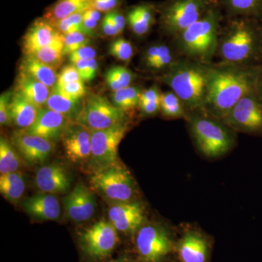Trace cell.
Masks as SVG:
<instances>
[{
    "label": "cell",
    "instance_id": "obj_8",
    "mask_svg": "<svg viewBox=\"0 0 262 262\" xmlns=\"http://www.w3.org/2000/svg\"><path fill=\"white\" fill-rule=\"evenodd\" d=\"M75 122L91 130H105L127 123V114L101 95L89 93Z\"/></svg>",
    "mask_w": 262,
    "mask_h": 262
},
{
    "label": "cell",
    "instance_id": "obj_22",
    "mask_svg": "<svg viewBox=\"0 0 262 262\" xmlns=\"http://www.w3.org/2000/svg\"><path fill=\"white\" fill-rule=\"evenodd\" d=\"M22 207L27 214L38 220H56L61 213L59 201L49 193H38L29 196L24 200Z\"/></svg>",
    "mask_w": 262,
    "mask_h": 262
},
{
    "label": "cell",
    "instance_id": "obj_37",
    "mask_svg": "<svg viewBox=\"0 0 262 262\" xmlns=\"http://www.w3.org/2000/svg\"><path fill=\"white\" fill-rule=\"evenodd\" d=\"M91 38L82 32L63 34V54L70 55L81 48L89 46Z\"/></svg>",
    "mask_w": 262,
    "mask_h": 262
},
{
    "label": "cell",
    "instance_id": "obj_28",
    "mask_svg": "<svg viewBox=\"0 0 262 262\" xmlns=\"http://www.w3.org/2000/svg\"><path fill=\"white\" fill-rule=\"evenodd\" d=\"M19 70L32 76L50 89H53L58 81L56 70L45 64L33 55L24 54L20 61Z\"/></svg>",
    "mask_w": 262,
    "mask_h": 262
},
{
    "label": "cell",
    "instance_id": "obj_27",
    "mask_svg": "<svg viewBox=\"0 0 262 262\" xmlns=\"http://www.w3.org/2000/svg\"><path fill=\"white\" fill-rule=\"evenodd\" d=\"M93 8L92 0H58L46 10L43 18L54 25L70 15L84 13Z\"/></svg>",
    "mask_w": 262,
    "mask_h": 262
},
{
    "label": "cell",
    "instance_id": "obj_29",
    "mask_svg": "<svg viewBox=\"0 0 262 262\" xmlns=\"http://www.w3.org/2000/svg\"><path fill=\"white\" fill-rule=\"evenodd\" d=\"M226 18L262 17V0H220Z\"/></svg>",
    "mask_w": 262,
    "mask_h": 262
},
{
    "label": "cell",
    "instance_id": "obj_24",
    "mask_svg": "<svg viewBox=\"0 0 262 262\" xmlns=\"http://www.w3.org/2000/svg\"><path fill=\"white\" fill-rule=\"evenodd\" d=\"M15 89L39 108L46 106L51 91L40 81L20 70L15 80Z\"/></svg>",
    "mask_w": 262,
    "mask_h": 262
},
{
    "label": "cell",
    "instance_id": "obj_3",
    "mask_svg": "<svg viewBox=\"0 0 262 262\" xmlns=\"http://www.w3.org/2000/svg\"><path fill=\"white\" fill-rule=\"evenodd\" d=\"M225 14L220 3L178 35L170 39L184 58L201 63L213 62Z\"/></svg>",
    "mask_w": 262,
    "mask_h": 262
},
{
    "label": "cell",
    "instance_id": "obj_13",
    "mask_svg": "<svg viewBox=\"0 0 262 262\" xmlns=\"http://www.w3.org/2000/svg\"><path fill=\"white\" fill-rule=\"evenodd\" d=\"M91 139V130L78 122H71L61 138L67 158L75 163L90 161Z\"/></svg>",
    "mask_w": 262,
    "mask_h": 262
},
{
    "label": "cell",
    "instance_id": "obj_31",
    "mask_svg": "<svg viewBox=\"0 0 262 262\" xmlns=\"http://www.w3.org/2000/svg\"><path fill=\"white\" fill-rule=\"evenodd\" d=\"M143 89L140 85H132L114 91L112 94V103L125 113H130L139 108V101Z\"/></svg>",
    "mask_w": 262,
    "mask_h": 262
},
{
    "label": "cell",
    "instance_id": "obj_48",
    "mask_svg": "<svg viewBox=\"0 0 262 262\" xmlns=\"http://www.w3.org/2000/svg\"><path fill=\"white\" fill-rule=\"evenodd\" d=\"M99 29L103 35L107 37H115L120 35L107 14L104 15L100 23Z\"/></svg>",
    "mask_w": 262,
    "mask_h": 262
},
{
    "label": "cell",
    "instance_id": "obj_33",
    "mask_svg": "<svg viewBox=\"0 0 262 262\" xmlns=\"http://www.w3.org/2000/svg\"><path fill=\"white\" fill-rule=\"evenodd\" d=\"M160 113L166 119H184L187 116V110L180 98L170 91L162 92L160 101Z\"/></svg>",
    "mask_w": 262,
    "mask_h": 262
},
{
    "label": "cell",
    "instance_id": "obj_41",
    "mask_svg": "<svg viewBox=\"0 0 262 262\" xmlns=\"http://www.w3.org/2000/svg\"><path fill=\"white\" fill-rule=\"evenodd\" d=\"M55 88L61 94L74 98H84L87 94V90L83 81H77L71 83L56 85Z\"/></svg>",
    "mask_w": 262,
    "mask_h": 262
},
{
    "label": "cell",
    "instance_id": "obj_25",
    "mask_svg": "<svg viewBox=\"0 0 262 262\" xmlns=\"http://www.w3.org/2000/svg\"><path fill=\"white\" fill-rule=\"evenodd\" d=\"M178 253L182 262H206L208 243L201 234L188 232L179 241Z\"/></svg>",
    "mask_w": 262,
    "mask_h": 262
},
{
    "label": "cell",
    "instance_id": "obj_20",
    "mask_svg": "<svg viewBox=\"0 0 262 262\" xmlns=\"http://www.w3.org/2000/svg\"><path fill=\"white\" fill-rule=\"evenodd\" d=\"M35 184L42 192L52 194L64 192L70 187V176L59 164H50L37 170Z\"/></svg>",
    "mask_w": 262,
    "mask_h": 262
},
{
    "label": "cell",
    "instance_id": "obj_2",
    "mask_svg": "<svg viewBox=\"0 0 262 262\" xmlns=\"http://www.w3.org/2000/svg\"><path fill=\"white\" fill-rule=\"evenodd\" d=\"M215 57L220 61L248 67L262 66L259 19L226 18L221 27Z\"/></svg>",
    "mask_w": 262,
    "mask_h": 262
},
{
    "label": "cell",
    "instance_id": "obj_17",
    "mask_svg": "<svg viewBox=\"0 0 262 262\" xmlns=\"http://www.w3.org/2000/svg\"><path fill=\"white\" fill-rule=\"evenodd\" d=\"M96 204L94 194L82 184H77L63 199L66 214L75 222H83L92 218Z\"/></svg>",
    "mask_w": 262,
    "mask_h": 262
},
{
    "label": "cell",
    "instance_id": "obj_16",
    "mask_svg": "<svg viewBox=\"0 0 262 262\" xmlns=\"http://www.w3.org/2000/svg\"><path fill=\"white\" fill-rule=\"evenodd\" d=\"M108 219L117 232L133 234L142 227L144 208L139 202L114 203L108 209Z\"/></svg>",
    "mask_w": 262,
    "mask_h": 262
},
{
    "label": "cell",
    "instance_id": "obj_42",
    "mask_svg": "<svg viewBox=\"0 0 262 262\" xmlns=\"http://www.w3.org/2000/svg\"><path fill=\"white\" fill-rule=\"evenodd\" d=\"M80 80H82V79H81L78 70L76 68L75 65L71 63L70 65L65 66L62 69L61 72L58 74L56 84L57 85H63V84Z\"/></svg>",
    "mask_w": 262,
    "mask_h": 262
},
{
    "label": "cell",
    "instance_id": "obj_49",
    "mask_svg": "<svg viewBox=\"0 0 262 262\" xmlns=\"http://www.w3.org/2000/svg\"><path fill=\"white\" fill-rule=\"evenodd\" d=\"M161 94L159 86L158 84H153L149 89L143 90L139 101H160Z\"/></svg>",
    "mask_w": 262,
    "mask_h": 262
},
{
    "label": "cell",
    "instance_id": "obj_32",
    "mask_svg": "<svg viewBox=\"0 0 262 262\" xmlns=\"http://www.w3.org/2000/svg\"><path fill=\"white\" fill-rule=\"evenodd\" d=\"M104 78L106 85L114 92L132 85L137 75L126 67L115 66L106 71Z\"/></svg>",
    "mask_w": 262,
    "mask_h": 262
},
{
    "label": "cell",
    "instance_id": "obj_11",
    "mask_svg": "<svg viewBox=\"0 0 262 262\" xmlns=\"http://www.w3.org/2000/svg\"><path fill=\"white\" fill-rule=\"evenodd\" d=\"M118 242L117 230L110 222L98 221L80 234L81 248L89 257L102 259L110 256Z\"/></svg>",
    "mask_w": 262,
    "mask_h": 262
},
{
    "label": "cell",
    "instance_id": "obj_43",
    "mask_svg": "<svg viewBox=\"0 0 262 262\" xmlns=\"http://www.w3.org/2000/svg\"><path fill=\"white\" fill-rule=\"evenodd\" d=\"M13 91H8L2 94L0 97V123L1 125H9L11 124L10 106Z\"/></svg>",
    "mask_w": 262,
    "mask_h": 262
},
{
    "label": "cell",
    "instance_id": "obj_52",
    "mask_svg": "<svg viewBox=\"0 0 262 262\" xmlns=\"http://www.w3.org/2000/svg\"><path fill=\"white\" fill-rule=\"evenodd\" d=\"M107 262H126L124 259H121V258H118V259H113V260H110V261H108Z\"/></svg>",
    "mask_w": 262,
    "mask_h": 262
},
{
    "label": "cell",
    "instance_id": "obj_30",
    "mask_svg": "<svg viewBox=\"0 0 262 262\" xmlns=\"http://www.w3.org/2000/svg\"><path fill=\"white\" fill-rule=\"evenodd\" d=\"M26 189L23 173L19 171L0 176V192L5 199L15 203L23 196Z\"/></svg>",
    "mask_w": 262,
    "mask_h": 262
},
{
    "label": "cell",
    "instance_id": "obj_18",
    "mask_svg": "<svg viewBox=\"0 0 262 262\" xmlns=\"http://www.w3.org/2000/svg\"><path fill=\"white\" fill-rule=\"evenodd\" d=\"M63 37V34L51 22L44 18H38L33 22L23 37L22 46L24 54H32Z\"/></svg>",
    "mask_w": 262,
    "mask_h": 262
},
{
    "label": "cell",
    "instance_id": "obj_7",
    "mask_svg": "<svg viewBox=\"0 0 262 262\" xmlns=\"http://www.w3.org/2000/svg\"><path fill=\"white\" fill-rule=\"evenodd\" d=\"M90 184L113 203L132 201L136 193L135 181L130 172L118 163L94 171Z\"/></svg>",
    "mask_w": 262,
    "mask_h": 262
},
{
    "label": "cell",
    "instance_id": "obj_39",
    "mask_svg": "<svg viewBox=\"0 0 262 262\" xmlns=\"http://www.w3.org/2000/svg\"><path fill=\"white\" fill-rule=\"evenodd\" d=\"M84 13H77V14L70 15L67 18L62 19L54 24L55 27L63 34L82 32Z\"/></svg>",
    "mask_w": 262,
    "mask_h": 262
},
{
    "label": "cell",
    "instance_id": "obj_26",
    "mask_svg": "<svg viewBox=\"0 0 262 262\" xmlns=\"http://www.w3.org/2000/svg\"><path fill=\"white\" fill-rule=\"evenodd\" d=\"M84 98H74L61 94L56 88L51 89L46 107L61 114L75 122L83 107Z\"/></svg>",
    "mask_w": 262,
    "mask_h": 262
},
{
    "label": "cell",
    "instance_id": "obj_14",
    "mask_svg": "<svg viewBox=\"0 0 262 262\" xmlns=\"http://www.w3.org/2000/svg\"><path fill=\"white\" fill-rule=\"evenodd\" d=\"M12 144L26 161L30 164L45 163L54 149L53 141L18 130L12 136Z\"/></svg>",
    "mask_w": 262,
    "mask_h": 262
},
{
    "label": "cell",
    "instance_id": "obj_40",
    "mask_svg": "<svg viewBox=\"0 0 262 262\" xmlns=\"http://www.w3.org/2000/svg\"><path fill=\"white\" fill-rule=\"evenodd\" d=\"M72 64L75 65L78 70L81 79L83 82H91L94 80L99 70V64L96 58L86 60V61H77Z\"/></svg>",
    "mask_w": 262,
    "mask_h": 262
},
{
    "label": "cell",
    "instance_id": "obj_50",
    "mask_svg": "<svg viewBox=\"0 0 262 262\" xmlns=\"http://www.w3.org/2000/svg\"><path fill=\"white\" fill-rule=\"evenodd\" d=\"M256 92L257 93L258 96L262 100V70L260 72L259 76H258L257 82H256Z\"/></svg>",
    "mask_w": 262,
    "mask_h": 262
},
{
    "label": "cell",
    "instance_id": "obj_35",
    "mask_svg": "<svg viewBox=\"0 0 262 262\" xmlns=\"http://www.w3.org/2000/svg\"><path fill=\"white\" fill-rule=\"evenodd\" d=\"M20 159L15 146L2 136L0 139V173L7 174L18 171Z\"/></svg>",
    "mask_w": 262,
    "mask_h": 262
},
{
    "label": "cell",
    "instance_id": "obj_9",
    "mask_svg": "<svg viewBox=\"0 0 262 262\" xmlns=\"http://www.w3.org/2000/svg\"><path fill=\"white\" fill-rule=\"evenodd\" d=\"M222 120L236 133L261 136L262 100L256 90L241 98Z\"/></svg>",
    "mask_w": 262,
    "mask_h": 262
},
{
    "label": "cell",
    "instance_id": "obj_5",
    "mask_svg": "<svg viewBox=\"0 0 262 262\" xmlns=\"http://www.w3.org/2000/svg\"><path fill=\"white\" fill-rule=\"evenodd\" d=\"M185 120L196 149L206 158H220L235 146V131L203 110L187 112Z\"/></svg>",
    "mask_w": 262,
    "mask_h": 262
},
{
    "label": "cell",
    "instance_id": "obj_44",
    "mask_svg": "<svg viewBox=\"0 0 262 262\" xmlns=\"http://www.w3.org/2000/svg\"><path fill=\"white\" fill-rule=\"evenodd\" d=\"M97 56V52L94 48L87 46L77 50L69 55L71 63H75L79 61L95 59Z\"/></svg>",
    "mask_w": 262,
    "mask_h": 262
},
{
    "label": "cell",
    "instance_id": "obj_38",
    "mask_svg": "<svg viewBox=\"0 0 262 262\" xmlns=\"http://www.w3.org/2000/svg\"><path fill=\"white\" fill-rule=\"evenodd\" d=\"M101 12L91 8L84 12L82 20V33L90 37H96L97 36L98 27L103 18Z\"/></svg>",
    "mask_w": 262,
    "mask_h": 262
},
{
    "label": "cell",
    "instance_id": "obj_15",
    "mask_svg": "<svg viewBox=\"0 0 262 262\" xmlns=\"http://www.w3.org/2000/svg\"><path fill=\"white\" fill-rule=\"evenodd\" d=\"M181 58L182 56L171 42H157L149 45L143 51L141 64L146 72L158 77L166 73Z\"/></svg>",
    "mask_w": 262,
    "mask_h": 262
},
{
    "label": "cell",
    "instance_id": "obj_51",
    "mask_svg": "<svg viewBox=\"0 0 262 262\" xmlns=\"http://www.w3.org/2000/svg\"><path fill=\"white\" fill-rule=\"evenodd\" d=\"M260 21V34H261V48H262V17L259 18Z\"/></svg>",
    "mask_w": 262,
    "mask_h": 262
},
{
    "label": "cell",
    "instance_id": "obj_21",
    "mask_svg": "<svg viewBox=\"0 0 262 262\" xmlns=\"http://www.w3.org/2000/svg\"><path fill=\"white\" fill-rule=\"evenodd\" d=\"M125 15L131 32L138 37H145L156 23L158 7L154 3H139L129 8Z\"/></svg>",
    "mask_w": 262,
    "mask_h": 262
},
{
    "label": "cell",
    "instance_id": "obj_34",
    "mask_svg": "<svg viewBox=\"0 0 262 262\" xmlns=\"http://www.w3.org/2000/svg\"><path fill=\"white\" fill-rule=\"evenodd\" d=\"M33 56L48 67L58 70L63 61V37L47 47L41 48L33 53Z\"/></svg>",
    "mask_w": 262,
    "mask_h": 262
},
{
    "label": "cell",
    "instance_id": "obj_12",
    "mask_svg": "<svg viewBox=\"0 0 262 262\" xmlns=\"http://www.w3.org/2000/svg\"><path fill=\"white\" fill-rule=\"evenodd\" d=\"M136 246L146 262H160L171 250L172 242L168 232L161 226L147 225L138 230Z\"/></svg>",
    "mask_w": 262,
    "mask_h": 262
},
{
    "label": "cell",
    "instance_id": "obj_10",
    "mask_svg": "<svg viewBox=\"0 0 262 262\" xmlns=\"http://www.w3.org/2000/svg\"><path fill=\"white\" fill-rule=\"evenodd\" d=\"M127 128L126 123L105 130H91L90 163L94 171L118 163V146L125 137Z\"/></svg>",
    "mask_w": 262,
    "mask_h": 262
},
{
    "label": "cell",
    "instance_id": "obj_45",
    "mask_svg": "<svg viewBox=\"0 0 262 262\" xmlns=\"http://www.w3.org/2000/svg\"><path fill=\"white\" fill-rule=\"evenodd\" d=\"M92 1L93 8L101 13H107L118 9L123 0H92Z\"/></svg>",
    "mask_w": 262,
    "mask_h": 262
},
{
    "label": "cell",
    "instance_id": "obj_19",
    "mask_svg": "<svg viewBox=\"0 0 262 262\" xmlns=\"http://www.w3.org/2000/svg\"><path fill=\"white\" fill-rule=\"evenodd\" d=\"M72 121L61 114L47 107H42L39 108L34 125L27 130L29 134L40 136L53 142L61 139L66 127Z\"/></svg>",
    "mask_w": 262,
    "mask_h": 262
},
{
    "label": "cell",
    "instance_id": "obj_36",
    "mask_svg": "<svg viewBox=\"0 0 262 262\" xmlns=\"http://www.w3.org/2000/svg\"><path fill=\"white\" fill-rule=\"evenodd\" d=\"M108 53L119 61L128 63L135 55V48L130 41L118 37L110 45Z\"/></svg>",
    "mask_w": 262,
    "mask_h": 262
},
{
    "label": "cell",
    "instance_id": "obj_4",
    "mask_svg": "<svg viewBox=\"0 0 262 262\" xmlns=\"http://www.w3.org/2000/svg\"><path fill=\"white\" fill-rule=\"evenodd\" d=\"M209 63L182 57L166 73L155 79L168 85L177 95L187 112L203 110L208 89Z\"/></svg>",
    "mask_w": 262,
    "mask_h": 262
},
{
    "label": "cell",
    "instance_id": "obj_6",
    "mask_svg": "<svg viewBox=\"0 0 262 262\" xmlns=\"http://www.w3.org/2000/svg\"><path fill=\"white\" fill-rule=\"evenodd\" d=\"M219 3L220 0H165L157 4L160 31L172 39Z\"/></svg>",
    "mask_w": 262,
    "mask_h": 262
},
{
    "label": "cell",
    "instance_id": "obj_46",
    "mask_svg": "<svg viewBox=\"0 0 262 262\" xmlns=\"http://www.w3.org/2000/svg\"><path fill=\"white\" fill-rule=\"evenodd\" d=\"M111 19L115 28L121 34L127 25L126 15L124 14L120 10H115L106 13Z\"/></svg>",
    "mask_w": 262,
    "mask_h": 262
},
{
    "label": "cell",
    "instance_id": "obj_1",
    "mask_svg": "<svg viewBox=\"0 0 262 262\" xmlns=\"http://www.w3.org/2000/svg\"><path fill=\"white\" fill-rule=\"evenodd\" d=\"M208 89L203 111L222 120L241 98L256 90L259 67L220 61L208 64Z\"/></svg>",
    "mask_w": 262,
    "mask_h": 262
},
{
    "label": "cell",
    "instance_id": "obj_47",
    "mask_svg": "<svg viewBox=\"0 0 262 262\" xmlns=\"http://www.w3.org/2000/svg\"><path fill=\"white\" fill-rule=\"evenodd\" d=\"M139 110L143 116H154L160 113V101H139Z\"/></svg>",
    "mask_w": 262,
    "mask_h": 262
},
{
    "label": "cell",
    "instance_id": "obj_23",
    "mask_svg": "<svg viewBox=\"0 0 262 262\" xmlns=\"http://www.w3.org/2000/svg\"><path fill=\"white\" fill-rule=\"evenodd\" d=\"M39 108L24 97L21 93L15 89L13 91L10 106V119L19 130H28L34 125Z\"/></svg>",
    "mask_w": 262,
    "mask_h": 262
}]
</instances>
